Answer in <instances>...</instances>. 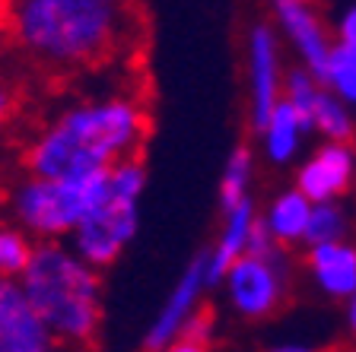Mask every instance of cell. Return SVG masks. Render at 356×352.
Here are the masks:
<instances>
[{
    "instance_id": "cell-1",
    "label": "cell",
    "mask_w": 356,
    "mask_h": 352,
    "mask_svg": "<svg viewBox=\"0 0 356 352\" xmlns=\"http://www.w3.org/2000/svg\"><path fill=\"white\" fill-rule=\"evenodd\" d=\"M10 42L51 74H80L127 54L140 35L137 0H7Z\"/></svg>"
},
{
    "instance_id": "cell-2",
    "label": "cell",
    "mask_w": 356,
    "mask_h": 352,
    "mask_svg": "<svg viewBox=\"0 0 356 352\" xmlns=\"http://www.w3.org/2000/svg\"><path fill=\"white\" fill-rule=\"evenodd\" d=\"M147 111L131 96H99L64 108L26 149L29 175L74 178L140 153Z\"/></svg>"
},
{
    "instance_id": "cell-3",
    "label": "cell",
    "mask_w": 356,
    "mask_h": 352,
    "mask_svg": "<svg viewBox=\"0 0 356 352\" xmlns=\"http://www.w3.org/2000/svg\"><path fill=\"white\" fill-rule=\"evenodd\" d=\"M19 289L42 324L60 343L86 349L102 324V283L99 270L86 264L70 244L35 242Z\"/></svg>"
},
{
    "instance_id": "cell-4",
    "label": "cell",
    "mask_w": 356,
    "mask_h": 352,
    "mask_svg": "<svg viewBox=\"0 0 356 352\" xmlns=\"http://www.w3.org/2000/svg\"><path fill=\"white\" fill-rule=\"evenodd\" d=\"M108 197V169L74 178L29 175L10 194V216L38 242H60Z\"/></svg>"
},
{
    "instance_id": "cell-5",
    "label": "cell",
    "mask_w": 356,
    "mask_h": 352,
    "mask_svg": "<svg viewBox=\"0 0 356 352\" xmlns=\"http://www.w3.org/2000/svg\"><path fill=\"white\" fill-rule=\"evenodd\" d=\"M147 187V169L137 156L108 169V197L96 203L67 235V244L96 270L115 264L134 242L140 222V194Z\"/></svg>"
},
{
    "instance_id": "cell-6",
    "label": "cell",
    "mask_w": 356,
    "mask_h": 352,
    "mask_svg": "<svg viewBox=\"0 0 356 352\" xmlns=\"http://www.w3.org/2000/svg\"><path fill=\"white\" fill-rule=\"evenodd\" d=\"M232 308L242 317H264L280 305L283 289H286V270H283V254L258 257L242 254L226 273Z\"/></svg>"
},
{
    "instance_id": "cell-7",
    "label": "cell",
    "mask_w": 356,
    "mask_h": 352,
    "mask_svg": "<svg viewBox=\"0 0 356 352\" xmlns=\"http://www.w3.org/2000/svg\"><path fill=\"white\" fill-rule=\"evenodd\" d=\"M0 352H80L60 343L32 311L19 279L0 276Z\"/></svg>"
},
{
    "instance_id": "cell-8",
    "label": "cell",
    "mask_w": 356,
    "mask_h": 352,
    "mask_svg": "<svg viewBox=\"0 0 356 352\" xmlns=\"http://www.w3.org/2000/svg\"><path fill=\"white\" fill-rule=\"evenodd\" d=\"M248 96H252V105H248L252 127L261 131L283 96L280 44H277V32L267 22L252 26V32H248Z\"/></svg>"
},
{
    "instance_id": "cell-9",
    "label": "cell",
    "mask_w": 356,
    "mask_h": 352,
    "mask_svg": "<svg viewBox=\"0 0 356 352\" xmlns=\"http://www.w3.org/2000/svg\"><path fill=\"white\" fill-rule=\"evenodd\" d=\"M204 286H210L207 283V254H197L191 264L185 267V273L178 276L175 286H172L169 299L163 301L156 321L149 324L147 340H143V346H147L149 352H163L172 340H178V333H181V327L188 324V317L197 311Z\"/></svg>"
},
{
    "instance_id": "cell-10",
    "label": "cell",
    "mask_w": 356,
    "mask_h": 352,
    "mask_svg": "<svg viewBox=\"0 0 356 352\" xmlns=\"http://www.w3.org/2000/svg\"><path fill=\"white\" fill-rule=\"evenodd\" d=\"M277 26L283 29V35L293 42V48L299 51L302 64L309 67L312 74L325 76L327 60H331V35H327L325 22L315 16L312 3H286V0H277Z\"/></svg>"
},
{
    "instance_id": "cell-11",
    "label": "cell",
    "mask_w": 356,
    "mask_h": 352,
    "mask_svg": "<svg viewBox=\"0 0 356 352\" xmlns=\"http://www.w3.org/2000/svg\"><path fill=\"white\" fill-rule=\"evenodd\" d=\"M356 159L350 153L347 140H331L327 146H321L312 156L299 171V191L312 200V203H325L334 200L337 194H343L350 187Z\"/></svg>"
},
{
    "instance_id": "cell-12",
    "label": "cell",
    "mask_w": 356,
    "mask_h": 352,
    "mask_svg": "<svg viewBox=\"0 0 356 352\" xmlns=\"http://www.w3.org/2000/svg\"><path fill=\"white\" fill-rule=\"evenodd\" d=\"M254 222H258V216H254V203L248 197H245L242 203H236L232 210H226V222H222L220 238H216V244L207 251V283L210 286L222 283L226 273H229V267L248 251V238H252Z\"/></svg>"
},
{
    "instance_id": "cell-13",
    "label": "cell",
    "mask_w": 356,
    "mask_h": 352,
    "mask_svg": "<svg viewBox=\"0 0 356 352\" xmlns=\"http://www.w3.org/2000/svg\"><path fill=\"white\" fill-rule=\"evenodd\" d=\"M309 270L327 295L347 299V295L356 292V248L343 244V238L312 244Z\"/></svg>"
},
{
    "instance_id": "cell-14",
    "label": "cell",
    "mask_w": 356,
    "mask_h": 352,
    "mask_svg": "<svg viewBox=\"0 0 356 352\" xmlns=\"http://www.w3.org/2000/svg\"><path fill=\"white\" fill-rule=\"evenodd\" d=\"M302 131H309V124L302 121V115L296 111V105L286 102V99L280 96V102L274 105L270 117H267L264 127H261V137H264L267 156H270L274 162L293 159V153H296V146H299V137H302Z\"/></svg>"
},
{
    "instance_id": "cell-15",
    "label": "cell",
    "mask_w": 356,
    "mask_h": 352,
    "mask_svg": "<svg viewBox=\"0 0 356 352\" xmlns=\"http://www.w3.org/2000/svg\"><path fill=\"white\" fill-rule=\"evenodd\" d=\"M312 200L305 197L302 191H286L280 194V197L270 203V210H267L264 222L267 228H270V235H274L280 244H293V242H302L305 238V228H309V216H312Z\"/></svg>"
},
{
    "instance_id": "cell-16",
    "label": "cell",
    "mask_w": 356,
    "mask_h": 352,
    "mask_svg": "<svg viewBox=\"0 0 356 352\" xmlns=\"http://www.w3.org/2000/svg\"><path fill=\"white\" fill-rule=\"evenodd\" d=\"M309 127L312 131H321L327 140H350L353 121H350L347 108H343V99H337L327 86H321L315 102H312Z\"/></svg>"
},
{
    "instance_id": "cell-17",
    "label": "cell",
    "mask_w": 356,
    "mask_h": 352,
    "mask_svg": "<svg viewBox=\"0 0 356 352\" xmlns=\"http://www.w3.org/2000/svg\"><path fill=\"white\" fill-rule=\"evenodd\" d=\"M321 86H327L337 99L356 105V48L343 42H334L327 70L321 76Z\"/></svg>"
},
{
    "instance_id": "cell-18",
    "label": "cell",
    "mask_w": 356,
    "mask_h": 352,
    "mask_svg": "<svg viewBox=\"0 0 356 352\" xmlns=\"http://www.w3.org/2000/svg\"><path fill=\"white\" fill-rule=\"evenodd\" d=\"M32 235L22 226H0V276H13L19 279V273L26 270L32 257Z\"/></svg>"
},
{
    "instance_id": "cell-19",
    "label": "cell",
    "mask_w": 356,
    "mask_h": 352,
    "mask_svg": "<svg viewBox=\"0 0 356 352\" xmlns=\"http://www.w3.org/2000/svg\"><path fill=\"white\" fill-rule=\"evenodd\" d=\"M248 181H252V153L245 146H238L229 156V162H226V171H222V184H220L222 213L248 197Z\"/></svg>"
},
{
    "instance_id": "cell-20",
    "label": "cell",
    "mask_w": 356,
    "mask_h": 352,
    "mask_svg": "<svg viewBox=\"0 0 356 352\" xmlns=\"http://www.w3.org/2000/svg\"><path fill=\"white\" fill-rule=\"evenodd\" d=\"M343 232H347V216H343V210L334 203V200H325V203L312 206L309 228H305L302 242H309V244L337 242V238H343Z\"/></svg>"
},
{
    "instance_id": "cell-21",
    "label": "cell",
    "mask_w": 356,
    "mask_h": 352,
    "mask_svg": "<svg viewBox=\"0 0 356 352\" xmlns=\"http://www.w3.org/2000/svg\"><path fill=\"white\" fill-rule=\"evenodd\" d=\"M337 42L353 44L356 48V3L341 16V22H337Z\"/></svg>"
},
{
    "instance_id": "cell-22",
    "label": "cell",
    "mask_w": 356,
    "mask_h": 352,
    "mask_svg": "<svg viewBox=\"0 0 356 352\" xmlns=\"http://www.w3.org/2000/svg\"><path fill=\"white\" fill-rule=\"evenodd\" d=\"M163 352H207V340H200V337H188V333H181V337L172 340V343L165 346Z\"/></svg>"
},
{
    "instance_id": "cell-23",
    "label": "cell",
    "mask_w": 356,
    "mask_h": 352,
    "mask_svg": "<svg viewBox=\"0 0 356 352\" xmlns=\"http://www.w3.org/2000/svg\"><path fill=\"white\" fill-rule=\"evenodd\" d=\"M7 115H10V92L0 86V124L7 121Z\"/></svg>"
},
{
    "instance_id": "cell-24",
    "label": "cell",
    "mask_w": 356,
    "mask_h": 352,
    "mask_svg": "<svg viewBox=\"0 0 356 352\" xmlns=\"http://www.w3.org/2000/svg\"><path fill=\"white\" fill-rule=\"evenodd\" d=\"M270 352H315V349H305V346H277Z\"/></svg>"
},
{
    "instance_id": "cell-25",
    "label": "cell",
    "mask_w": 356,
    "mask_h": 352,
    "mask_svg": "<svg viewBox=\"0 0 356 352\" xmlns=\"http://www.w3.org/2000/svg\"><path fill=\"white\" fill-rule=\"evenodd\" d=\"M350 299H353L350 301V327H353V333H356V292L350 295Z\"/></svg>"
},
{
    "instance_id": "cell-26",
    "label": "cell",
    "mask_w": 356,
    "mask_h": 352,
    "mask_svg": "<svg viewBox=\"0 0 356 352\" xmlns=\"http://www.w3.org/2000/svg\"><path fill=\"white\" fill-rule=\"evenodd\" d=\"M286 3H312V0H286Z\"/></svg>"
}]
</instances>
